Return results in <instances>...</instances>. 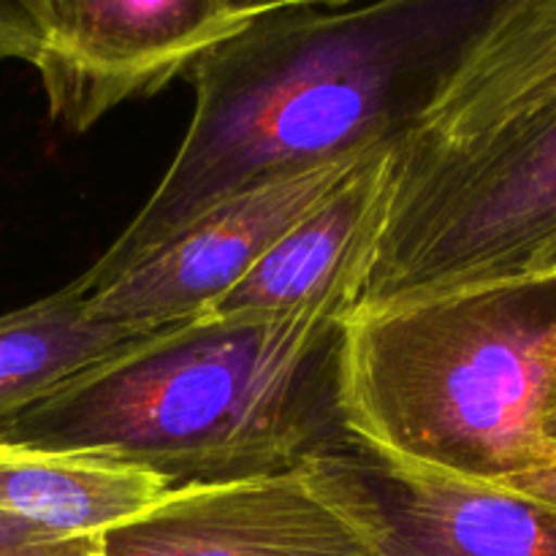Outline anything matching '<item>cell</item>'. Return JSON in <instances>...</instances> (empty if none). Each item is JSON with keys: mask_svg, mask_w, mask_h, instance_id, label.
Masks as SVG:
<instances>
[{"mask_svg": "<svg viewBox=\"0 0 556 556\" xmlns=\"http://www.w3.org/2000/svg\"><path fill=\"white\" fill-rule=\"evenodd\" d=\"M497 0H275L188 71L193 117L172 163L81 293L266 179L396 144Z\"/></svg>", "mask_w": 556, "mask_h": 556, "instance_id": "obj_1", "label": "cell"}, {"mask_svg": "<svg viewBox=\"0 0 556 556\" xmlns=\"http://www.w3.org/2000/svg\"><path fill=\"white\" fill-rule=\"evenodd\" d=\"M353 291L280 315L163 326L0 427L3 443L139 467L172 489L302 467L348 438L342 324Z\"/></svg>", "mask_w": 556, "mask_h": 556, "instance_id": "obj_2", "label": "cell"}, {"mask_svg": "<svg viewBox=\"0 0 556 556\" xmlns=\"http://www.w3.org/2000/svg\"><path fill=\"white\" fill-rule=\"evenodd\" d=\"M554 405L556 277L345 315L342 421L389 459L500 486L556 467Z\"/></svg>", "mask_w": 556, "mask_h": 556, "instance_id": "obj_3", "label": "cell"}, {"mask_svg": "<svg viewBox=\"0 0 556 556\" xmlns=\"http://www.w3.org/2000/svg\"><path fill=\"white\" fill-rule=\"evenodd\" d=\"M556 250V106L476 114L429 101L391 147L353 307L532 280Z\"/></svg>", "mask_w": 556, "mask_h": 556, "instance_id": "obj_4", "label": "cell"}, {"mask_svg": "<svg viewBox=\"0 0 556 556\" xmlns=\"http://www.w3.org/2000/svg\"><path fill=\"white\" fill-rule=\"evenodd\" d=\"M275 3V0H271ZM255 0H33L54 125L85 134L123 103L188 76L215 43L271 9Z\"/></svg>", "mask_w": 556, "mask_h": 556, "instance_id": "obj_5", "label": "cell"}, {"mask_svg": "<svg viewBox=\"0 0 556 556\" xmlns=\"http://www.w3.org/2000/svg\"><path fill=\"white\" fill-rule=\"evenodd\" d=\"M375 556H556V508L342 438L302 465Z\"/></svg>", "mask_w": 556, "mask_h": 556, "instance_id": "obj_6", "label": "cell"}, {"mask_svg": "<svg viewBox=\"0 0 556 556\" xmlns=\"http://www.w3.org/2000/svg\"><path fill=\"white\" fill-rule=\"evenodd\" d=\"M369 155L372 152L266 179L220 201L112 282L81 293L87 318L136 331L199 318Z\"/></svg>", "mask_w": 556, "mask_h": 556, "instance_id": "obj_7", "label": "cell"}, {"mask_svg": "<svg viewBox=\"0 0 556 556\" xmlns=\"http://www.w3.org/2000/svg\"><path fill=\"white\" fill-rule=\"evenodd\" d=\"M103 556H375L302 467L172 489L101 535Z\"/></svg>", "mask_w": 556, "mask_h": 556, "instance_id": "obj_8", "label": "cell"}, {"mask_svg": "<svg viewBox=\"0 0 556 556\" xmlns=\"http://www.w3.org/2000/svg\"><path fill=\"white\" fill-rule=\"evenodd\" d=\"M391 147L364 157L329 199L282 233L206 313L220 318L280 315L337 291H353L356 296L383 215Z\"/></svg>", "mask_w": 556, "mask_h": 556, "instance_id": "obj_9", "label": "cell"}, {"mask_svg": "<svg viewBox=\"0 0 556 556\" xmlns=\"http://www.w3.org/2000/svg\"><path fill=\"white\" fill-rule=\"evenodd\" d=\"M172 492L163 478L96 456L0 440V516L58 535H103Z\"/></svg>", "mask_w": 556, "mask_h": 556, "instance_id": "obj_10", "label": "cell"}, {"mask_svg": "<svg viewBox=\"0 0 556 556\" xmlns=\"http://www.w3.org/2000/svg\"><path fill=\"white\" fill-rule=\"evenodd\" d=\"M150 331L87 318L74 280L0 315V427L60 383Z\"/></svg>", "mask_w": 556, "mask_h": 556, "instance_id": "obj_11", "label": "cell"}, {"mask_svg": "<svg viewBox=\"0 0 556 556\" xmlns=\"http://www.w3.org/2000/svg\"><path fill=\"white\" fill-rule=\"evenodd\" d=\"M0 556H103L101 535H58L0 516Z\"/></svg>", "mask_w": 556, "mask_h": 556, "instance_id": "obj_12", "label": "cell"}, {"mask_svg": "<svg viewBox=\"0 0 556 556\" xmlns=\"http://www.w3.org/2000/svg\"><path fill=\"white\" fill-rule=\"evenodd\" d=\"M41 41L33 0H0V60L33 63Z\"/></svg>", "mask_w": 556, "mask_h": 556, "instance_id": "obj_13", "label": "cell"}, {"mask_svg": "<svg viewBox=\"0 0 556 556\" xmlns=\"http://www.w3.org/2000/svg\"><path fill=\"white\" fill-rule=\"evenodd\" d=\"M500 486L510 489V492L527 494V497L541 500V503L556 508V467L527 472V476L514 478V481H505V483H500Z\"/></svg>", "mask_w": 556, "mask_h": 556, "instance_id": "obj_14", "label": "cell"}, {"mask_svg": "<svg viewBox=\"0 0 556 556\" xmlns=\"http://www.w3.org/2000/svg\"><path fill=\"white\" fill-rule=\"evenodd\" d=\"M541 277H556V250L552 255H548L546 261H543V266L538 269V275L532 277V280H541Z\"/></svg>", "mask_w": 556, "mask_h": 556, "instance_id": "obj_15", "label": "cell"}, {"mask_svg": "<svg viewBox=\"0 0 556 556\" xmlns=\"http://www.w3.org/2000/svg\"><path fill=\"white\" fill-rule=\"evenodd\" d=\"M548 434H552V438L556 440V405H554L552 418H548Z\"/></svg>", "mask_w": 556, "mask_h": 556, "instance_id": "obj_16", "label": "cell"}]
</instances>
